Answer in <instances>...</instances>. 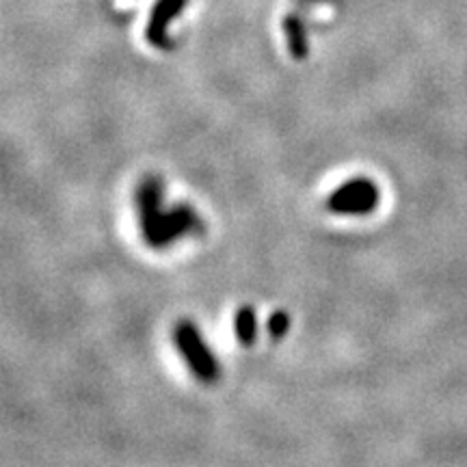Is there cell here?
Returning a JSON list of instances; mask_svg holds the SVG:
<instances>
[{"label": "cell", "mask_w": 467, "mask_h": 467, "mask_svg": "<svg viewBox=\"0 0 467 467\" xmlns=\"http://www.w3.org/2000/svg\"><path fill=\"white\" fill-rule=\"evenodd\" d=\"M173 340L186 364L192 370V375L202 383H214L219 379V364L213 350L206 347L203 337L191 320H180L173 329Z\"/></svg>", "instance_id": "obj_2"}, {"label": "cell", "mask_w": 467, "mask_h": 467, "mask_svg": "<svg viewBox=\"0 0 467 467\" xmlns=\"http://www.w3.org/2000/svg\"><path fill=\"white\" fill-rule=\"evenodd\" d=\"M165 184L159 175H148L137 186V208L141 217L143 241L151 249H165L184 236L203 234V221L189 203H178L171 210H162Z\"/></svg>", "instance_id": "obj_1"}, {"label": "cell", "mask_w": 467, "mask_h": 467, "mask_svg": "<svg viewBox=\"0 0 467 467\" xmlns=\"http://www.w3.org/2000/svg\"><path fill=\"white\" fill-rule=\"evenodd\" d=\"M379 203V189L366 178H355L331 192L327 208L336 214H370Z\"/></svg>", "instance_id": "obj_3"}, {"label": "cell", "mask_w": 467, "mask_h": 467, "mask_svg": "<svg viewBox=\"0 0 467 467\" xmlns=\"http://www.w3.org/2000/svg\"><path fill=\"white\" fill-rule=\"evenodd\" d=\"M234 329H236L238 342L244 347H251L258 337V318H255V309L251 306L238 307L236 318H234Z\"/></svg>", "instance_id": "obj_4"}, {"label": "cell", "mask_w": 467, "mask_h": 467, "mask_svg": "<svg viewBox=\"0 0 467 467\" xmlns=\"http://www.w3.org/2000/svg\"><path fill=\"white\" fill-rule=\"evenodd\" d=\"M290 329V317L284 312V309H277L271 318H268V336L273 340H282V337L288 334Z\"/></svg>", "instance_id": "obj_5"}]
</instances>
